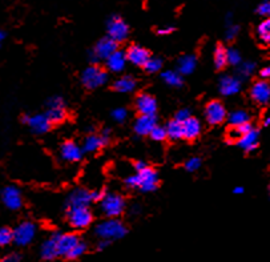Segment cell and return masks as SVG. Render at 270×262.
<instances>
[{"label": "cell", "instance_id": "6da1fadb", "mask_svg": "<svg viewBox=\"0 0 270 262\" xmlns=\"http://www.w3.org/2000/svg\"><path fill=\"white\" fill-rule=\"evenodd\" d=\"M125 185L128 188H136L141 192H155L159 187V175L157 172L146 167L141 172H137V175L129 176L125 178Z\"/></svg>", "mask_w": 270, "mask_h": 262}, {"label": "cell", "instance_id": "7a4b0ae2", "mask_svg": "<svg viewBox=\"0 0 270 262\" xmlns=\"http://www.w3.org/2000/svg\"><path fill=\"white\" fill-rule=\"evenodd\" d=\"M126 233L128 230L125 225L117 218H107L104 221L99 222L95 227L96 236L100 240H108V241L124 238Z\"/></svg>", "mask_w": 270, "mask_h": 262}, {"label": "cell", "instance_id": "3957f363", "mask_svg": "<svg viewBox=\"0 0 270 262\" xmlns=\"http://www.w3.org/2000/svg\"><path fill=\"white\" fill-rule=\"evenodd\" d=\"M100 209L103 214L108 218L120 217L125 210L124 198L117 193H105L100 201Z\"/></svg>", "mask_w": 270, "mask_h": 262}, {"label": "cell", "instance_id": "277c9868", "mask_svg": "<svg viewBox=\"0 0 270 262\" xmlns=\"http://www.w3.org/2000/svg\"><path fill=\"white\" fill-rule=\"evenodd\" d=\"M67 217L71 227L77 230L87 229L92 224L93 214L88 207H71L67 208Z\"/></svg>", "mask_w": 270, "mask_h": 262}, {"label": "cell", "instance_id": "5b68a950", "mask_svg": "<svg viewBox=\"0 0 270 262\" xmlns=\"http://www.w3.org/2000/svg\"><path fill=\"white\" fill-rule=\"evenodd\" d=\"M108 72L99 66H90L81 73V83L88 89H96L108 81Z\"/></svg>", "mask_w": 270, "mask_h": 262}, {"label": "cell", "instance_id": "8992f818", "mask_svg": "<svg viewBox=\"0 0 270 262\" xmlns=\"http://www.w3.org/2000/svg\"><path fill=\"white\" fill-rule=\"evenodd\" d=\"M107 32L110 39H113L116 43H120L126 40L129 35V25L119 15H112L107 20Z\"/></svg>", "mask_w": 270, "mask_h": 262}, {"label": "cell", "instance_id": "52a82bcc", "mask_svg": "<svg viewBox=\"0 0 270 262\" xmlns=\"http://www.w3.org/2000/svg\"><path fill=\"white\" fill-rule=\"evenodd\" d=\"M37 227L34 222L23 221L12 230L14 232V242L19 246H27L36 237Z\"/></svg>", "mask_w": 270, "mask_h": 262}, {"label": "cell", "instance_id": "ba28073f", "mask_svg": "<svg viewBox=\"0 0 270 262\" xmlns=\"http://www.w3.org/2000/svg\"><path fill=\"white\" fill-rule=\"evenodd\" d=\"M45 115L48 116L52 124H60L67 117L65 111V103L60 96H52L47 101V112Z\"/></svg>", "mask_w": 270, "mask_h": 262}, {"label": "cell", "instance_id": "9c48e42d", "mask_svg": "<svg viewBox=\"0 0 270 262\" xmlns=\"http://www.w3.org/2000/svg\"><path fill=\"white\" fill-rule=\"evenodd\" d=\"M21 121L30 126L31 131L36 135H44L50 131L51 125H52V122L45 113H39V115H34V116L24 115L21 117Z\"/></svg>", "mask_w": 270, "mask_h": 262}, {"label": "cell", "instance_id": "30bf717a", "mask_svg": "<svg viewBox=\"0 0 270 262\" xmlns=\"http://www.w3.org/2000/svg\"><path fill=\"white\" fill-rule=\"evenodd\" d=\"M204 116L210 125H218L224 122L226 119V109L225 106L221 104L220 101L213 100L208 103L204 111Z\"/></svg>", "mask_w": 270, "mask_h": 262}, {"label": "cell", "instance_id": "8fae6325", "mask_svg": "<svg viewBox=\"0 0 270 262\" xmlns=\"http://www.w3.org/2000/svg\"><path fill=\"white\" fill-rule=\"evenodd\" d=\"M109 131L104 129L101 132V135H88L85 137L84 142H83V151L87 153H93L101 149L109 142Z\"/></svg>", "mask_w": 270, "mask_h": 262}, {"label": "cell", "instance_id": "7c38bea8", "mask_svg": "<svg viewBox=\"0 0 270 262\" xmlns=\"http://www.w3.org/2000/svg\"><path fill=\"white\" fill-rule=\"evenodd\" d=\"M1 200L4 202V205L11 210H18L20 209L23 205V197H21V192L14 185L5 187L1 191Z\"/></svg>", "mask_w": 270, "mask_h": 262}, {"label": "cell", "instance_id": "4fadbf2b", "mask_svg": "<svg viewBox=\"0 0 270 262\" xmlns=\"http://www.w3.org/2000/svg\"><path fill=\"white\" fill-rule=\"evenodd\" d=\"M150 57L149 51L145 50L144 47L139 46V44H133L126 50V59L129 63H132L136 67H145Z\"/></svg>", "mask_w": 270, "mask_h": 262}, {"label": "cell", "instance_id": "5bb4252c", "mask_svg": "<svg viewBox=\"0 0 270 262\" xmlns=\"http://www.w3.org/2000/svg\"><path fill=\"white\" fill-rule=\"evenodd\" d=\"M77 234L75 233H60L59 240H57V250H59V257H68V254L72 252V249L80 242Z\"/></svg>", "mask_w": 270, "mask_h": 262}, {"label": "cell", "instance_id": "9a60e30c", "mask_svg": "<svg viewBox=\"0 0 270 262\" xmlns=\"http://www.w3.org/2000/svg\"><path fill=\"white\" fill-rule=\"evenodd\" d=\"M59 232H54L50 237L47 238L40 247V256L45 261H52L59 257V250H57V240H59Z\"/></svg>", "mask_w": 270, "mask_h": 262}, {"label": "cell", "instance_id": "2e32d148", "mask_svg": "<svg viewBox=\"0 0 270 262\" xmlns=\"http://www.w3.org/2000/svg\"><path fill=\"white\" fill-rule=\"evenodd\" d=\"M119 50L117 48V43L113 39H110L109 36H105L103 39L96 43L93 52L96 53V56L100 59V60H107L113 52Z\"/></svg>", "mask_w": 270, "mask_h": 262}, {"label": "cell", "instance_id": "e0dca14e", "mask_svg": "<svg viewBox=\"0 0 270 262\" xmlns=\"http://www.w3.org/2000/svg\"><path fill=\"white\" fill-rule=\"evenodd\" d=\"M136 108L140 115H146V116H156L157 111V101L155 100L153 96L148 93H143L137 97L136 100Z\"/></svg>", "mask_w": 270, "mask_h": 262}, {"label": "cell", "instance_id": "ac0fdd59", "mask_svg": "<svg viewBox=\"0 0 270 262\" xmlns=\"http://www.w3.org/2000/svg\"><path fill=\"white\" fill-rule=\"evenodd\" d=\"M83 148L73 141H65L60 148V156L64 161L77 162L83 158Z\"/></svg>", "mask_w": 270, "mask_h": 262}, {"label": "cell", "instance_id": "d6986e66", "mask_svg": "<svg viewBox=\"0 0 270 262\" xmlns=\"http://www.w3.org/2000/svg\"><path fill=\"white\" fill-rule=\"evenodd\" d=\"M92 202L90 192L87 189H75L67 197V208L71 207H88Z\"/></svg>", "mask_w": 270, "mask_h": 262}, {"label": "cell", "instance_id": "ffe728a7", "mask_svg": "<svg viewBox=\"0 0 270 262\" xmlns=\"http://www.w3.org/2000/svg\"><path fill=\"white\" fill-rule=\"evenodd\" d=\"M252 99L258 104H266L270 100V84L265 80L255 81L250 89Z\"/></svg>", "mask_w": 270, "mask_h": 262}, {"label": "cell", "instance_id": "44dd1931", "mask_svg": "<svg viewBox=\"0 0 270 262\" xmlns=\"http://www.w3.org/2000/svg\"><path fill=\"white\" fill-rule=\"evenodd\" d=\"M220 92L224 96H234L241 91L240 77L225 75L220 79Z\"/></svg>", "mask_w": 270, "mask_h": 262}, {"label": "cell", "instance_id": "7402d4cb", "mask_svg": "<svg viewBox=\"0 0 270 262\" xmlns=\"http://www.w3.org/2000/svg\"><path fill=\"white\" fill-rule=\"evenodd\" d=\"M126 61H128V59H126V52L117 50L105 60V63H107V68L110 72L119 73V72L124 71Z\"/></svg>", "mask_w": 270, "mask_h": 262}, {"label": "cell", "instance_id": "603a6c76", "mask_svg": "<svg viewBox=\"0 0 270 262\" xmlns=\"http://www.w3.org/2000/svg\"><path fill=\"white\" fill-rule=\"evenodd\" d=\"M157 125L156 124V116H146L140 115V117L135 122V132L139 136H148L150 135L152 129Z\"/></svg>", "mask_w": 270, "mask_h": 262}, {"label": "cell", "instance_id": "cb8c5ba5", "mask_svg": "<svg viewBox=\"0 0 270 262\" xmlns=\"http://www.w3.org/2000/svg\"><path fill=\"white\" fill-rule=\"evenodd\" d=\"M237 144L241 149H244L245 152H253L258 145V131L257 129H252L250 132L242 135V136L237 140Z\"/></svg>", "mask_w": 270, "mask_h": 262}, {"label": "cell", "instance_id": "d4e9b609", "mask_svg": "<svg viewBox=\"0 0 270 262\" xmlns=\"http://www.w3.org/2000/svg\"><path fill=\"white\" fill-rule=\"evenodd\" d=\"M182 131H184V139L195 140L200 136L201 122L195 117H189L188 120L182 122Z\"/></svg>", "mask_w": 270, "mask_h": 262}, {"label": "cell", "instance_id": "484cf974", "mask_svg": "<svg viewBox=\"0 0 270 262\" xmlns=\"http://www.w3.org/2000/svg\"><path fill=\"white\" fill-rule=\"evenodd\" d=\"M196 66H197V59L195 55H184L179 59L177 71L181 75H190L196 70Z\"/></svg>", "mask_w": 270, "mask_h": 262}, {"label": "cell", "instance_id": "4316f807", "mask_svg": "<svg viewBox=\"0 0 270 262\" xmlns=\"http://www.w3.org/2000/svg\"><path fill=\"white\" fill-rule=\"evenodd\" d=\"M136 86H137V83L132 76H123L115 81L113 88H115V91L120 92V93H130V92L135 91Z\"/></svg>", "mask_w": 270, "mask_h": 262}, {"label": "cell", "instance_id": "83f0119b", "mask_svg": "<svg viewBox=\"0 0 270 262\" xmlns=\"http://www.w3.org/2000/svg\"><path fill=\"white\" fill-rule=\"evenodd\" d=\"M258 40L264 44V46H270V19H264L260 24L257 25L255 30Z\"/></svg>", "mask_w": 270, "mask_h": 262}, {"label": "cell", "instance_id": "f1b7e54d", "mask_svg": "<svg viewBox=\"0 0 270 262\" xmlns=\"http://www.w3.org/2000/svg\"><path fill=\"white\" fill-rule=\"evenodd\" d=\"M161 79L165 81L169 87L181 88L184 84V79L179 71H165L161 73Z\"/></svg>", "mask_w": 270, "mask_h": 262}, {"label": "cell", "instance_id": "f546056e", "mask_svg": "<svg viewBox=\"0 0 270 262\" xmlns=\"http://www.w3.org/2000/svg\"><path fill=\"white\" fill-rule=\"evenodd\" d=\"M226 48L222 44H218L216 47L215 53H213V63L217 70H222L228 66V53H226Z\"/></svg>", "mask_w": 270, "mask_h": 262}, {"label": "cell", "instance_id": "4dcf8cb0", "mask_svg": "<svg viewBox=\"0 0 270 262\" xmlns=\"http://www.w3.org/2000/svg\"><path fill=\"white\" fill-rule=\"evenodd\" d=\"M166 132H168V137L172 140H180L184 139V131H182V122L177 120H172L168 122L165 126Z\"/></svg>", "mask_w": 270, "mask_h": 262}, {"label": "cell", "instance_id": "1f68e13d", "mask_svg": "<svg viewBox=\"0 0 270 262\" xmlns=\"http://www.w3.org/2000/svg\"><path fill=\"white\" fill-rule=\"evenodd\" d=\"M249 120H250L249 115H248L245 111H242V109L232 112V113L229 115V122H230V125L233 126V128L244 125V124H246V122H249Z\"/></svg>", "mask_w": 270, "mask_h": 262}, {"label": "cell", "instance_id": "d6a6232c", "mask_svg": "<svg viewBox=\"0 0 270 262\" xmlns=\"http://www.w3.org/2000/svg\"><path fill=\"white\" fill-rule=\"evenodd\" d=\"M255 71V64L253 61H245V63H241L240 67H238V75H240L241 79H246L249 76L253 75V72Z\"/></svg>", "mask_w": 270, "mask_h": 262}, {"label": "cell", "instance_id": "836d02e7", "mask_svg": "<svg viewBox=\"0 0 270 262\" xmlns=\"http://www.w3.org/2000/svg\"><path fill=\"white\" fill-rule=\"evenodd\" d=\"M88 250V245L85 244L84 241H80L77 245H76L73 249H72V252L68 254V260H77V258H80L84 256L85 253Z\"/></svg>", "mask_w": 270, "mask_h": 262}, {"label": "cell", "instance_id": "e575fe53", "mask_svg": "<svg viewBox=\"0 0 270 262\" xmlns=\"http://www.w3.org/2000/svg\"><path fill=\"white\" fill-rule=\"evenodd\" d=\"M144 68L149 73H157V72H160L162 70V60H161L160 57H150Z\"/></svg>", "mask_w": 270, "mask_h": 262}, {"label": "cell", "instance_id": "d590c367", "mask_svg": "<svg viewBox=\"0 0 270 262\" xmlns=\"http://www.w3.org/2000/svg\"><path fill=\"white\" fill-rule=\"evenodd\" d=\"M14 242V232L8 227H0V247L10 245Z\"/></svg>", "mask_w": 270, "mask_h": 262}, {"label": "cell", "instance_id": "8d00e7d4", "mask_svg": "<svg viewBox=\"0 0 270 262\" xmlns=\"http://www.w3.org/2000/svg\"><path fill=\"white\" fill-rule=\"evenodd\" d=\"M155 141H164L166 137H168V132H166V128L165 126H160V125H156L152 132H150L149 135Z\"/></svg>", "mask_w": 270, "mask_h": 262}, {"label": "cell", "instance_id": "74e56055", "mask_svg": "<svg viewBox=\"0 0 270 262\" xmlns=\"http://www.w3.org/2000/svg\"><path fill=\"white\" fill-rule=\"evenodd\" d=\"M226 53H228V64H230V66H240L241 60H242L240 51H237L235 48H229V50L226 51Z\"/></svg>", "mask_w": 270, "mask_h": 262}, {"label": "cell", "instance_id": "f35d334b", "mask_svg": "<svg viewBox=\"0 0 270 262\" xmlns=\"http://www.w3.org/2000/svg\"><path fill=\"white\" fill-rule=\"evenodd\" d=\"M252 129H253V125H252L250 122H246L244 125L235 126L234 129L230 132V136H232V139H237V140H238L242 135H245V133L250 132Z\"/></svg>", "mask_w": 270, "mask_h": 262}, {"label": "cell", "instance_id": "ab89813d", "mask_svg": "<svg viewBox=\"0 0 270 262\" xmlns=\"http://www.w3.org/2000/svg\"><path fill=\"white\" fill-rule=\"evenodd\" d=\"M257 15H260L264 19H270V0H264L261 1L258 7L255 8Z\"/></svg>", "mask_w": 270, "mask_h": 262}, {"label": "cell", "instance_id": "60d3db41", "mask_svg": "<svg viewBox=\"0 0 270 262\" xmlns=\"http://www.w3.org/2000/svg\"><path fill=\"white\" fill-rule=\"evenodd\" d=\"M201 167V158L198 157H190L189 160H186L185 169L188 172H196L198 171Z\"/></svg>", "mask_w": 270, "mask_h": 262}, {"label": "cell", "instance_id": "b9f144b4", "mask_svg": "<svg viewBox=\"0 0 270 262\" xmlns=\"http://www.w3.org/2000/svg\"><path fill=\"white\" fill-rule=\"evenodd\" d=\"M240 34V27L237 24L228 25L225 30V37L226 40H234L235 37Z\"/></svg>", "mask_w": 270, "mask_h": 262}, {"label": "cell", "instance_id": "7bdbcfd3", "mask_svg": "<svg viewBox=\"0 0 270 262\" xmlns=\"http://www.w3.org/2000/svg\"><path fill=\"white\" fill-rule=\"evenodd\" d=\"M112 117L115 119V121L117 122H124L126 120V117H128V111L125 109V108H116L113 109L112 112Z\"/></svg>", "mask_w": 270, "mask_h": 262}, {"label": "cell", "instance_id": "ee69618b", "mask_svg": "<svg viewBox=\"0 0 270 262\" xmlns=\"http://www.w3.org/2000/svg\"><path fill=\"white\" fill-rule=\"evenodd\" d=\"M189 117H192V116H190V113L188 109H180V111L176 113L175 120L180 121V122H184V121L188 120Z\"/></svg>", "mask_w": 270, "mask_h": 262}, {"label": "cell", "instance_id": "f6af8a7d", "mask_svg": "<svg viewBox=\"0 0 270 262\" xmlns=\"http://www.w3.org/2000/svg\"><path fill=\"white\" fill-rule=\"evenodd\" d=\"M175 31V25H162V27H160V28H157V35L160 36H164V35H169V34H172Z\"/></svg>", "mask_w": 270, "mask_h": 262}, {"label": "cell", "instance_id": "bcb514c9", "mask_svg": "<svg viewBox=\"0 0 270 262\" xmlns=\"http://www.w3.org/2000/svg\"><path fill=\"white\" fill-rule=\"evenodd\" d=\"M0 262H21V257L18 253H11L0 260Z\"/></svg>", "mask_w": 270, "mask_h": 262}, {"label": "cell", "instance_id": "7dc6e473", "mask_svg": "<svg viewBox=\"0 0 270 262\" xmlns=\"http://www.w3.org/2000/svg\"><path fill=\"white\" fill-rule=\"evenodd\" d=\"M105 193L100 191H95V192H90V196H92V202H100L103 200V197H104Z\"/></svg>", "mask_w": 270, "mask_h": 262}, {"label": "cell", "instance_id": "c3c4849f", "mask_svg": "<svg viewBox=\"0 0 270 262\" xmlns=\"http://www.w3.org/2000/svg\"><path fill=\"white\" fill-rule=\"evenodd\" d=\"M109 244L110 241H108V240H100L97 244V250H105L107 247L109 246Z\"/></svg>", "mask_w": 270, "mask_h": 262}, {"label": "cell", "instance_id": "681fc988", "mask_svg": "<svg viewBox=\"0 0 270 262\" xmlns=\"http://www.w3.org/2000/svg\"><path fill=\"white\" fill-rule=\"evenodd\" d=\"M261 76H262L264 79H269L270 77V64L269 66H266L265 68H262V71H261Z\"/></svg>", "mask_w": 270, "mask_h": 262}, {"label": "cell", "instance_id": "f907efd6", "mask_svg": "<svg viewBox=\"0 0 270 262\" xmlns=\"http://www.w3.org/2000/svg\"><path fill=\"white\" fill-rule=\"evenodd\" d=\"M145 168H146V164L144 161H137L135 164L136 172H141L143 169H145Z\"/></svg>", "mask_w": 270, "mask_h": 262}, {"label": "cell", "instance_id": "816d5d0a", "mask_svg": "<svg viewBox=\"0 0 270 262\" xmlns=\"http://www.w3.org/2000/svg\"><path fill=\"white\" fill-rule=\"evenodd\" d=\"M232 24H234L233 23V15L232 14H226V16H225V25L228 27V25H232Z\"/></svg>", "mask_w": 270, "mask_h": 262}, {"label": "cell", "instance_id": "f5cc1de1", "mask_svg": "<svg viewBox=\"0 0 270 262\" xmlns=\"http://www.w3.org/2000/svg\"><path fill=\"white\" fill-rule=\"evenodd\" d=\"M244 192H245V189L242 187H235L234 189H233V193H234V194H242Z\"/></svg>", "mask_w": 270, "mask_h": 262}, {"label": "cell", "instance_id": "db71d44e", "mask_svg": "<svg viewBox=\"0 0 270 262\" xmlns=\"http://www.w3.org/2000/svg\"><path fill=\"white\" fill-rule=\"evenodd\" d=\"M5 37H7V34L3 30H0V44H1V41L4 40Z\"/></svg>", "mask_w": 270, "mask_h": 262}, {"label": "cell", "instance_id": "11a10c76", "mask_svg": "<svg viewBox=\"0 0 270 262\" xmlns=\"http://www.w3.org/2000/svg\"><path fill=\"white\" fill-rule=\"evenodd\" d=\"M264 124H265V126L270 125V115H268V116L265 117V120H264Z\"/></svg>", "mask_w": 270, "mask_h": 262}, {"label": "cell", "instance_id": "9f6ffc18", "mask_svg": "<svg viewBox=\"0 0 270 262\" xmlns=\"http://www.w3.org/2000/svg\"><path fill=\"white\" fill-rule=\"evenodd\" d=\"M130 213H139V208H137V205H135V208H132V209H130Z\"/></svg>", "mask_w": 270, "mask_h": 262}, {"label": "cell", "instance_id": "6f0895ef", "mask_svg": "<svg viewBox=\"0 0 270 262\" xmlns=\"http://www.w3.org/2000/svg\"><path fill=\"white\" fill-rule=\"evenodd\" d=\"M43 262H52V261H43Z\"/></svg>", "mask_w": 270, "mask_h": 262}, {"label": "cell", "instance_id": "680465c9", "mask_svg": "<svg viewBox=\"0 0 270 262\" xmlns=\"http://www.w3.org/2000/svg\"><path fill=\"white\" fill-rule=\"evenodd\" d=\"M0 48H1V44H0Z\"/></svg>", "mask_w": 270, "mask_h": 262}]
</instances>
